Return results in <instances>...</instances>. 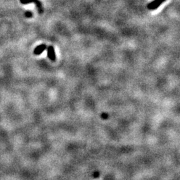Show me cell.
Instances as JSON below:
<instances>
[{
    "instance_id": "1",
    "label": "cell",
    "mask_w": 180,
    "mask_h": 180,
    "mask_svg": "<svg viewBox=\"0 0 180 180\" xmlns=\"http://www.w3.org/2000/svg\"><path fill=\"white\" fill-rule=\"evenodd\" d=\"M20 2L22 4L34 3L36 5L37 7H38L39 14H42V13H43V6H42L41 2L39 1V0H20Z\"/></svg>"
},
{
    "instance_id": "4",
    "label": "cell",
    "mask_w": 180,
    "mask_h": 180,
    "mask_svg": "<svg viewBox=\"0 0 180 180\" xmlns=\"http://www.w3.org/2000/svg\"><path fill=\"white\" fill-rule=\"evenodd\" d=\"M46 49H47V46L46 44H40L34 49L33 54L36 55H39L41 54Z\"/></svg>"
},
{
    "instance_id": "2",
    "label": "cell",
    "mask_w": 180,
    "mask_h": 180,
    "mask_svg": "<svg viewBox=\"0 0 180 180\" xmlns=\"http://www.w3.org/2000/svg\"><path fill=\"white\" fill-rule=\"evenodd\" d=\"M165 1L166 0H154V1L150 2L149 4H147V7L150 10H155Z\"/></svg>"
},
{
    "instance_id": "3",
    "label": "cell",
    "mask_w": 180,
    "mask_h": 180,
    "mask_svg": "<svg viewBox=\"0 0 180 180\" xmlns=\"http://www.w3.org/2000/svg\"><path fill=\"white\" fill-rule=\"evenodd\" d=\"M47 56H48L49 59L52 60V62H55L56 60V55H55V52L54 47L50 46L49 47H47Z\"/></svg>"
},
{
    "instance_id": "5",
    "label": "cell",
    "mask_w": 180,
    "mask_h": 180,
    "mask_svg": "<svg viewBox=\"0 0 180 180\" xmlns=\"http://www.w3.org/2000/svg\"><path fill=\"white\" fill-rule=\"evenodd\" d=\"M25 16L27 17H32V13L31 12H25Z\"/></svg>"
}]
</instances>
